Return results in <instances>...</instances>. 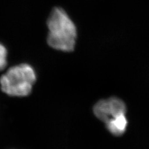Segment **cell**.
<instances>
[{"label":"cell","mask_w":149,"mask_h":149,"mask_svg":"<svg viewBox=\"0 0 149 149\" xmlns=\"http://www.w3.org/2000/svg\"><path fill=\"white\" fill-rule=\"evenodd\" d=\"M93 111L96 117L106 124L118 116L125 114L126 108L122 100L112 97L99 101Z\"/></svg>","instance_id":"obj_3"},{"label":"cell","mask_w":149,"mask_h":149,"mask_svg":"<svg viewBox=\"0 0 149 149\" xmlns=\"http://www.w3.org/2000/svg\"><path fill=\"white\" fill-rule=\"evenodd\" d=\"M37 80L34 68L27 63L9 68L0 77V88L4 94L13 97L30 95Z\"/></svg>","instance_id":"obj_2"},{"label":"cell","mask_w":149,"mask_h":149,"mask_svg":"<svg viewBox=\"0 0 149 149\" xmlns=\"http://www.w3.org/2000/svg\"><path fill=\"white\" fill-rule=\"evenodd\" d=\"M127 121L125 114L118 116L109 122L106 123L107 128L109 131L114 136H120L125 130Z\"/></svg>","instance_id":"obj_4"},{"label":"cell","mask_w":149,"mask_h":149,"mask_svg":"<svg viewBox=\"0 0 149 149\" xmlns=\"http://www.w3.org/2000/svg\"><path fill=\"white\" fill-rule=\"evenodd\" d=\"M47 43L51 47L63 52L74 50L77 29L67 13L61 8H55L47 19Z\"/></svg>","instance_id":"obj_1"},{"label":"cell","mask_w":149,"mask_h":149,"mask_svg":"<svg viewBox=\"0 0 149 149\" xmlns=\"http://www.w3.org/2000/svg\"><path fill=\"white\" fill-rule=\"evenodd\" d=\"M7 50L3 44H0V72L6 68L7 65Z\"/></svg>","instance_id":"obj_5"}]
</instances>
